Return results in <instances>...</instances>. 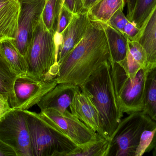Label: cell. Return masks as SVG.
Here are the masks:
<instances>
[{"label":"cell","instance_id":"1","mask_svg":"<svg viewBox=\"0 0 156 156\" xmlns=\"http://www.w3.org/2000/svg\"><path fill=\"white\" fill-rule=\"evenodd\" d=\"M107 61L111 57L105 32L101 23L90 21L83 39L59 63L58 83L80 86Z\"/></svg>","mask_w":156,"mask_h":156},{"label":"cell","instance_id":"2","mask_svg":"<svg viewBox=\"0 0 156 156\" xmlns=\"http://www.w3.org/2000/svg\"><path fill=\"white\" fill-rule=\"evenodd\" d=\"M79 87L98 110L105 133L110 140L123 115L116 99L111 62L104 63Z\"/></svg>","mask_w":156,"mask_h":156},{"label":"cell","instance_id":"3","mask_svg":"<svg viewBox=\"0 0 156 156\" xmlns=\"http://www.w3.org/2000/svg\"><path fill=\"white\" fill-rule=\"evenodd\" d=\"M34 156H72L80 147L55 124L39 113L24 110Z\"/></svg>","mask_w":156,"mask_h":156},{"label":"cell","instance_id":"4","mask_svg":"<svg viewBox=\"0 0 156 156\" xmlns=\"http://www.w3.org/2000/svg\"><path fill=\"white\" fill-rule=\"evenodd\" d=\"M25 58L28 76L43 80L56 78L59 65L55 34L47 29L41 17L35 26Z\"/></svg>","mask_w":156,"mask_h":156},{"label":"cell","instance_id":"5","mask_svg":"<svg viewBox=\"0 0 156 156\" xmlns=\"http://www.w3.org/2000/svg\"><path fill=\"white\" fill-rule=\"evenodd\" d=\"M111 75L117 103L123 114L143 111L146 79L149 71L142 68L134 78H130L118 63H111Z\"/></svg>","mask_w":156,"mask_h":156},{"label":"cell","instance_id":"6","mask_svg":"<svg viewBox=\"0 0 156 156\" xmlns=\"http://www.w3.org/2000/svg\"><path fill=\"white\" fill-rule=\"evenodd\" d=\"M155 125L143 111L130 114L121 120L110 137L107 156H135L142 133Z\"/></svg>","mask_w":156,"mask_h":156},{"label":"cell","instance_id":"7","mask_svg":"<svg viewBox=\"0 0 156 156\" xmlns=\"http://www.w3.org/2000/svg\"><path fill=\"white\" fill-rule=\"evenodd\" d=\"M0 140L12 148L16 156H34L23 111L13 109L0 121Z\"/></svg>","mask_w":156,"mask_h":156},{"label":"cell","instance_id":"8","mask_svg":"<svg viewBox=\"0 0 156 156\" xmlns=\"http://www.w3.org/2000/svg\"><path fill=\"white\" fill-rule=\"evenodd\" d=\"M39 114L53 122L78 146L94 141L99 136L69 111L61 112L54 109H47Z\"/></svg>","mask_w":156,"mask_h":156},{"label":"cell","instance_id":"9","mask_svg":"<svg viewBox=\"0 0 156 156\" xmlns=\"http://www.w3.org/2000/svg\"><path fill=\"white\" fill-rule=\"evenodd\" d=\"M57 84L56 78L43 80L27 75L17 77L14 84L15 105L13 109L29 110Z\"/></svg>","mask_w":156,"mask_h":156},{"label":"cell","instance_id":"10","mask_svg":"<svg viewBox=\"0 0 156 156\" xmlns=\"http://www.w3.org/2000/svg\"><path fill=\"white\" fill-rule=\"evenodd\" d=\"M90 24L87 11H84L74 14L70 24L60 35L55 34L58 65L83 39Z\"/></svg>","mask_w":156,"mask_h":156},{"label":"cell","instance_id":"11","mask_svg":"<svg viewBox=\"0 0 156 156\" xmlns=\"http://www.w3.org/2000/svg\"><path fill=\"white\" fill-rule=\"evenodd\" d=\"M45 0H36L22 4L15 44L21 53L25 56L36 24L39 20Z\"/></svg>","mask_w":156,"mask_h":156},{"label":"cell","instance_id":"12","mask_svg":"<svg viewBox=\"0 0 156 156\" xmlns=\"http://www.w3.org/2000/svg\"><path fill=\"white\" fill-rule=\"evenodd\" d=\"M69 110L72 114L96 133L107 138L98 110L88 94L82 91L80 87L76 91Z\"/></svg>","mask_w":156,"mask_h":156},{"label":"cell","instance_id":"13","mask_svg":"<svg viewBox=\"0 0 156 156\" xmlns=\"http://www.w3.org/2000/svg\"><path fill=\"white\" fill-rule=\"evenodd\" d=\"M79 86L70 83H58L37 103L41 111L54 109L61 112L69 111L76 91Z\"/></svg>","mask_w":156,"mask_h":156},{"label":"cell","instance_id":"14","mask_svg":"<svg viewBox=\"0 0 156 156\" xmlns=\"http://www.w3.org/2000/svg\"><path fill=\"white\" fill-rule=\"evenodd\" d=\"M143 46L147 56V69L156 67V1L134 40Z\"/></svg>","mask_w":156,"mask_h":156},{"label":"cell","instance_id":"15","mask_svg":"<svg viewBox=\"0 0 156 156\" xmlns=\"http://www.w3.org/2000/svg\"><path fill=\"white\" fill-rule=\"evenodd\" d=\"M21 8L17 0L0 2V41L15 38Z\"/></svg>","mask_w":156,"mask_h":156},{"label":"cell","instance_id":"16","mask_svg":"<svg viewBox=\"0 0 156 156\" xmlns=\"http://www.w3.org/2000/svg\"><path fill=\"white\" fill-rule=\"evenodd\" d=\"M101 24L108 42L111 55V63L122 62L125 58L128 52L127 38L124 34L107 23Z\"/></svg>","mask_w":156,"mask_h":156},{"label":"cell","instance_id":"17","mask_svg":"<svg viewBox=\"0 0 156 156\" xmlns=\"http://www.w3.org/2000/svg\"><path fill=\"white\" fill-rule=\"evenodd\" d=\"M14 39H6L0 41V55L18 77L25 76L27 73L26 60L16 47Z\"/></svg>","mask_w":156,"mask_h":156},{"label":"cell","instance_id":"18","mask_svg":"<svg viewBox=\"0 0 156 156\" xmlns=\"http://www.w3.org/2000/svg\"><path fill=\"white\" fill-rule=\"evenodd\" d=\"M126 0H99L88 10L90 21L106 23L119 10H123Z\"/></svg>","mask_w":156,"mask_h":156},{"label":"cell","instance_id":"19","mask_svg":"<svg viewBox=\"0 0 156 156\" xmlns=\"http://www.w3.org/2000/svg\"><path fill=\"white\" fill-rule=\"evenodd\" d=\"M17 75L0 55V97L8 101L12 109L15 105L14 84Z\"/></svg>","mask_w":156,"mask_h":156},{"label":"cell","instance_id":"20","mask_svg":"<svg viewBox=\"0 0 156 156\" xmlns=\"http://www.w3.org/2000/svg\"><path fill=\"white\" fill-rule=\"evenodd\" d=\"M143 112L156 122V67L150 70L147 76Z\"/></svg>","mask_w":156,"mask_h":156},{"label":"cell","instance_id":"21","mask_svg":"<svg viewBox=\"0 0 156 156\" xmlns=\"http://www.w3.org/2000/svg\"><path fill=\"white\" fill-rule=\"evenodd\" d=\"M64 4V0H45L41 14V19L45 27L55 34L58 17Z\"/></svg>","mask_w":156,"mask_h":156},{"label":"cell","instance_id":"22","mask_svg":"<svg viewBox=\"0 0 156 156\" xmlns=\"http://www.w3.org/2000/svg\"><path fill=\"white\" fill-rule=\"evenodd\" d=\"M110 140L99 135L98 138L79 147L72 156H107Z\"/></svg>","mask_w":156,"mask_h":156},{"label":"cell","instance_id":"23","mask_svg":"<svg viewBox=\"0 0 156 156\" xmlns=\"http://www.w3.org/2000/svg\"><path fill=\"white\" fill-rule=\"evenodd\" d=\"M156 146V125L145 129L142 133L135 156H142L151 152Z\"/></svg>","mask_w":156,"mask_h":156},{"label":"cell","instance_id":"24","mask_svg":"<svg viewBox=\"0 0 156 156\" xmlns=\"http://www.w3.org/2000/svg\"><path fill=\"white\" fill-rule=\"evenodd\" d=\"M156 0H136L133 14L129 21L140 28L151 11Z\"/></svg>","mask_w":156,"mask_h":156},{"label":"cell","instance_id":"25","mask_svg":"<svg viewBox=\"0 0 156 156\" xmlns=\"http://www.w3.org/2000/svg\"><path fill=\"white\" fill-rule=\"evenodd\" d=\"M128 41V51L134 59L142 66L146 68L147 64V56L146 51L143 46L136 40Z\"/></svg>","mask_w":156,"mask_h":156},{"label":"cell","instance_id":"26","mask_svg":"<svg viewBox=\"0 0 156 156\" xmlns=\"http://www.w3.org/2000/svg\"><path fill=\"white\" fill-rule=\"evenodd\" d=\"M118 63L123 68L127 76L132 79L134 78L138 71L143 68L142 66L133 57L128 50L125 59Z\"/></svg>","mask_w":156,"mask_h":156},{"label":"cell","instance_id":"27","mask_svg":"<svg viewBox=\"0 0 156 156\" xmlns=\"http://www.w3.org/2000/svg\"><path fill=\"white\" fill-rule=\"evenodd\" d=\"M74 14L63 4L58 17L57 29L55 34L60 35L72 21Z\"/></svg>","mask_w":156,"mask_h":156},{"label":"cell","instance_id":"28","mask_svg":"<svg viewBox=\"0 0 156 156\" xmlns=\"http://www.w3.org/2000/svg\"><path fill=\"white\" fill-rule=\"evenodd\" d=\"M123 11V10H122L117 11L112 16L107 23L110 26L122 34L125 26L129 21L127 16H126L124 13Z\"/></svg>","mask_w":156,"mask_h":156},{"label":"cell","instance_id":"29","mask_svg":"<svg viewBox=\"0 0 156 156\" xmlns=\"http://www.w3.org/2000/svg\"><path fill=\"white\" fill-rule=\"evenodd\" d=\"M64 5L74 14L86 11L82 0H64Z\"/></svg>","mask_w":156,"mask_h":156},{"label":"cell","instance_id":"30","mask_svg":"<svg viewBox=\"0 0 156 156\" xmlns=\"http://www.w3.org/2000/svg\"><path fill=\"white\" fill-rule=\"evenodd\" d=\"M140 31V28L135 23L129 21L123 29L124 34L128 39L134 40Z\"/></svg>","mask_w":156,"mask_h":156},{"label":"cell","instance_id":"31","mask_svg":"<svg viewBox=\"0 0 156 156\" xmlns=\"http://www.w3.org/2000/svg\"><path fill=\"white\" fill-rule=\"evenodd\" d=\"M12 109L8 101L0 97V121Z\"/></svg>","mask_w":156,"mask_h":156},{"label":"cell","instance_id":"32","mask_svg":"<svg viewBox=\"0 0 156 156\" xmlns=\"http://www.w3.org/2000/svg\"><path fill=\"white\" fill-rule=\"evenodd\" d=\"M15 156V152L9 146L0 140V156Z\"/></svg>","mask_w":156,"mask_h":156},{"label":"cell","instance_id":"33","mask_svg":"<svg viewBox=\"0 0 156 156\" xmlns=\"http://www.w3.org/2000/svg\"><path fill=\"white\" fill-rule=\"evenodd\" d=\"M136 2V0H126V3L127 5V17L129 20L132 16Z\"/></svg>","mask_w":156,"mask_h":156},{"label":"cell","instance_id":"34","mask_svg":"<svg viewBox=\"0 0 156 156\" xmlns=\"http://www.w3.org/2000/svg\"><path fill=\"white\" fill-rule=\"evenodd\" d=\"M98 1L99 0H85L84 2V8L85 10L87 11L91 6H92Z\"/></svg>","mask_w":156,"mask_h":156},{"label":"cell","instance_id":"35","mask_svg":"<svg viewBox=\"0 0 156 156\" xmlns=\"http://www.w3.org/2000/svg\"><path fill=\"white\" fill-rule=\"evenodd\" d=\"M19 1L21 4H22L27 3L31 2H34L36 0H17Z\"/></svg>","mask_w":156,"mask_h":156},{"label":"cell","instance_id":"36","mask_svg":"<svg viewBox=\"0 0 156 156\" xmlns=\"http://www.w3.org/2000/svg\"><path fill=\"white\" fill-rule=\"evenodd\" d=\"M153 155L154 156H156V146L155 147L154 149V151H153Z\"/></svg>","mask_w":156,"mask_h":156},{"label":"cell","instance_id":"37","mask_svg":"<svg viewBox=\"0 0 156 156\" xmlns=\"http://www.w3.org/2000/svg\"><path fill=\"white\" fill-rule=\"evenodd\" d=\"M83 2V3H84V1H85V0H82Z\"/></svg>","mask_w":156,"mask_h":156},{"label":"cell","instance_id":"38","mask_svg":"<svg viewBox=\"0 0 156 156\" xmlns=\"http://www.w3.org/2000/svg\"><path fill=\"white\" fill-rule=\"evenodd\" d=\"M3 1V0H0V2H1V1Z\"/></svg>","mask_w":156,"mask_h":156}]
</instances>
